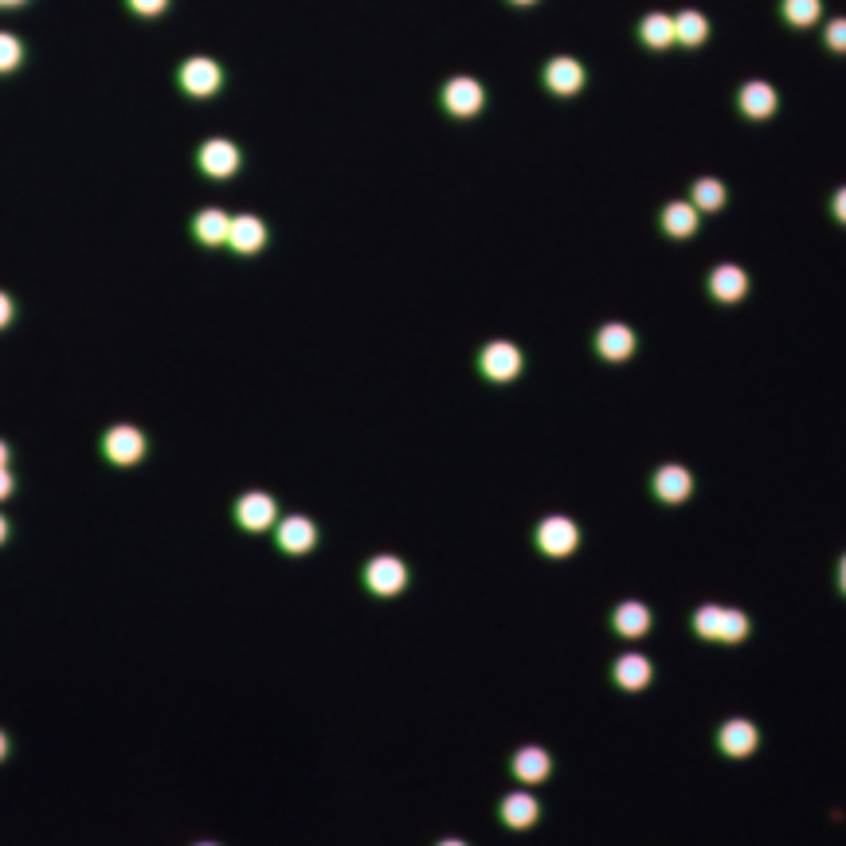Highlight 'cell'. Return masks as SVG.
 I'll list each match as a JSON object with an SVG mask.
<instances>
[{
	"label": "cell",
	"mask_w": 846,
	"mask_h": 846,
	"mask_svg": "<svg viewBox=\"0 0 846 846\" xmlns=\"http://www.w3.org/2000/svg\"><path fill=\"white\" fill-rule=\"evenodd\" d=\"M533 545L541 557H553V561H564L580 549V525L564 514H549L537 521L533 529Z\"/></svg>",
	"instance_id": "6da1fadb"
},
{
	"label": "cell",
	"mask_w": 846,
	"mask_h": 846,
	"mask_svg": "<svg viewBox=\"0 0 846 846\" xmlns=\"http://www.w3.org/2000/svg\"><path fill=\"white\" fill-rule=\"evenodd\" d=\"M177 83H181V91L188 98H212V94L224 87V67L216 59H208V55H192V59L181 63Z\"/></svg>",
	"instance_id": "7a4b0ae2"
},
{
	"label": "cell",
	"mask_w": 846,
	"mask_h": 846,
	"mask_svg": "<svg viewBox=\"0 0 846 846\" xmlns=\"http://www.w3.org/2000/svg\"><path fill=\"white\" fill-rule=\"evenodd\" d=\"M521 365L525 361H521V349H517L514 341H490L478 353V373L486 376L490 384H510V380H517Z\"/></svg>",
	"instance_id": "3957f363"
},
{
	"label": "cell",
	"mask_w": 846,
	"mask_h": 846,
	"mask_svg": "<svg viewBox=\"0 0 846 846\" xmlns=\"http://www.w3.org/2000/svg\"><path fill=\"white\" fill-rule=\"evenodd\" d=\"M365 588L373 596H380V600L400 596L408 588V564L400 561V557H392V553H380V557H373V561L365 564Z\"/></svg>",
	"instance_id": "277c9868"
},
{
	"label": "cell",
	"mask_w": 846,
	"mask_h": 846,
	"mask_svg": "<svg viewBox=\"0 0 846 846\" xmlns=\"http://www.w3.org/2000/svg\"><path fill=\"white\" fill-rule=\"evenodd\" d=\"M196 165H200V173H204V177H212V181H228V177L239 173L243 153H239V145H235V141L208 138L200 149H196Z\"/></svg>",
	"instance_id": "5b68a950"
},
{
	"label": "cell",
	"mask_w": 846,
	"mask_h": 846,
	"mask_svg": "<svg viewBox=\"0 0 846 846\" xmlns=\"http://www.w3.org/2000/svg\"><path fill=\"white\" fill-rule=\"evenodd\" d=\"M102 451L114 467H134L145 459V431L134 427V423H114L106 435H102Z\"/></svg>",
	"instance_id": "8992f818"
},
{
	"label": "cell",
	"mask_w": 846,
	"mask_h": 846,
	"mask_svg": "<svg viewBox=\"0 0 846 846\" xmlns=\"http://www.w3.org/2000/svg\"><path fill=\"white\" fill-rule=\"evenodd\" d=\"M592 345H596V357H600V361H608V365H623V361H631V357H635L639 337H635V329L623 326V322H604V326L596 329Z\"/></svg>",
	"instance_id": "52a82bcc"
},
{
	"label": "cell",
	"mask_w": 846,
	"mask_h": 846,
	"mask_svg": "<svg viewBox=\"0 0 846 846\" xmlns=\"http://www.w3.org/2000/svg\"><path fill=\"white\" fill-rule=\"evenodd\" d=\"M439 98H443V110H447V114H455V118H474V114L486 106V91H482V83H478V79H470V75H455V79H447V83H443V91H439Z\"/></svg>",
	"instance_id": "ba28073f"
},
{
	"label": "cell",
	"mask_w": 846,
	"mask_h": 846,
	"mask_svg": "<svg viewBox=\"0 0 846 846\" xmlns=\"http://www.w3.org/2000/svg\"><path fill=\"white\" fill-rule=\"evenodd\" d=\"M235 521L247 533H263V529H271L279 521V502L271 494H263V490H247L235 502Z\"/></svg>",
	"instance_id": "9c48e42d"
},
{
	"label": "cell",
	"mask_w": 846,
	"mask_h": 846,
	"mask_svg": "<svg viewBox=\"0 0 846 846\" xmlns=\"http://www.w3.org/2000/svg\"><path fill=\"white\" fill-rule=\"evenodd\" d=\"M717 749H721V756H729V760H745V756H752V752L760 749V729L752 725L749 717H729L717 729Z\"/></svg>",
	"instance_id": "30bf717a"
},
{
	"label": "cell",
	"mask_w": 846,
	"mask_h": 846,
	"mask_svg": "<svg viewBox=\"0 0 846 846\" xmlns=\"http://www.w3.org/2000/svg\"><path fill=\"white\" fill-rule=\"evenodd\" d=\"M651 490H655V498L662 506H682L694 494V474H690V467H682V463H666V467L655 470Z\"/></svg>",
	"instance_id": "8fae6325"
},
{
	"label": "cell",
	"mask_w": 846,
	"mask_h": 846,
	"mask_svg": "<svg viewBox=\"0 0 846 846\" xmlns=\"http://www.w3.org/2000/svg\"><path fill=\"white\" fill-rule=\"evenodd\" d=\"M275 541H279L282 553L302 557V553H310V549L318 545V525H314L310 517L290 514V517H282V521H275Z\"/></svg>",
	"instance_id": "7c38bea8"
},
{
	"label": "cell",
	"mask_w": 846,
	"mask_h": 846,
	"mask_svg": "<svg viewBox=\"0 0 846 846\" xmlns=\"http://www.w3.org/2000/svg\"><path fill=\"white\" fill-rule=\"evenodd\" d=\"M611 678H615V686L619 690H627V694H643L647 686H651V678H655V666H651V658L647 655H619L615 658V666H611Z\"/></svg>",
	"instance_id": "4fadbf2b"
},
{
	"label": "cell",
	"mask_w": 846,
	"mask_h": 846,
	"mask_svg": "<svg viewBox=\"0 0 846 846\" xmlns=\"http://www.w3.org/2000/svg\"><path fill=\"white\" fill-rule=\"evenodd\" d=\"M228 247L235 255H259L267 247V224L251 212L243 216H232V228H228Z\"/></svg>",
	"instance_id": "5bb4252c"
},
{
	"label": "cell",
	"mask_w": 846,
	"mask_h": 846,
	"mask_svg": "<svg viewBox=\"0 0 846 846\" xmlns=\"http://www.w3.org/2000/svg\"><path fill=\"white\" fill-rule=\"evenodd\" d=\"M651 608L643 604V600H623V604H615V611H611V631L619 635V639H643L647 631H651Z\"/></svg>",
	"instance_id": "9a60e30c"
},
{
	"label": "cell",
	"mask_w": 846,
	"mask_h": 846,
	"mask_svg": "<svg viewBox=\"0 0 846 846\" xmlns=\"http://www.w3.org/2000/svg\"><path fill=\"white\" fill-rule=\"evenodd\" d=\"M658 224L670 239H690L702 228V212L690 204V200H670L662 212H658Z\"/></svg>",
	"instance_id": "2e32d148"
},
{
	"label": "cell",
	"mask_w": 846,
	"mask_h": 846,
	"mask_svg": "<svg viewBox=\"0 0 846 846\" xmlns=\"http://www.w3.org/2000/svg\"><path fill=\"white\" fill-rule=\"evenodd\" d=\"M510 772H514L521 784H541L553 772V756L541 749V745H521L510 756Z\"/></svg>",
	"instance_id": "e0dca14e"
},
{
	"label": "cell",
	"mask_w": 846,
	"mask_h": 846,
	"mask_svg": "<svg viewBox=\"0 0 846 846\" xmlns=\"http://www.w3.org/2000/svg\"><path fill=\"white\" fill-rule=\"evenodd\" d=\"M545 87H549L553 94H561V98L576 94L580 87H584V63H580V59H572V55H557V59H549V67H545Z\"/></svg>",
	"instance_id": "ac0fdd59"
},
{
	"label": "cell",
	"mask_w": 846,
	"mask_h": 846,
	"mask_svg": "<svg viewBox=\"0 0 846 846\" xmlns=\"http://www.w3.org/2000/svg\"><path fill=\"white\" fill-rule=\"evenodd\" d=\"M709 294H713L717 302H741V298L749 294V275H745V267H737V263L713 267V271H709Z\"/></svg>",
	"instance_id": "d6986e66"
},
{
	"label": "cell",
	"mask_w": 846,
	"mask_h": 846,
	"mask_svg": "<svg viewBox=\"0 0 846 846\" xmlns=\"http://www.w3.org/2000/svg\"><path fill=\"white\" fill-rule=\"evenodd\" d=\"M498 819L510 831H529L541 819V803L529 796V792H510V796L498 803Z\"/></svg>",
	"instance_id": "ffe728a7"
},
{
	"label": "cell",
	"mask_w": 846,
	"mask_h": 846,
	"mask_svg": "<svg viewBox=\"0 0 846 846\" xmlns=\"http://www.w3.org/2000/svg\"><path fill=\"white\" fill-rule=\"evenodd\" d=\"M737 102H741V114H745V118L764 122V118H772V114H776V102H780V98H776V87H772V83L752 79V83L741 87Z\"/></svg>",
	"instance_id": "44dd1931"
},
{
	"label": "cell",
	"mask_w": 846,
	"mask_h": 846,
	"mask_svg": "<svg viewBox=\"0 0 846 846\" xmlns=\"http://www.w3.org/2000/svg\"><path fill=\"white\" fill-rule=\"evenodd\" d=\"M228 228H232V216H228L224 208H200V212L192 216V235H196V243H204V247L228 243Z\"/></svg>",
	"instance_id": "7402d4cb"
},
{
	"label": "cell",
	"mask_w": 846,
	"mask_h": 846,
	"mask_svg": "<svg viewBox=\"0 0 846 846\" xmlns=\"http://www.w3.org/2000/svg\"><path fill=\"white\" fill-rule=\"evenodd\" d=\"M725 200H729V188L721 185L717 177H698V181L690 185V204H694L698 212H721Z\"/></svg>",
	"instance_id": "603a6c76"
},
{
	"label": "cell",
	"mask_w": 846,
	"mask_h": 846,
	"mask_svg": "<svg viewBox=\"0 0 846 846\" xmlns=\"http://www.w3.org/2000/svg\"><path fill=\"white\" fill-rule=\"evenodd\" d=\"M705 40H709V20H705L702 12L686 8V12L674 16V44L698 47V44H705Z\"/></svg>",
	"instance_id": "cb8c5ba5"
},
{
	"label": "cell",
	"mask_w": 846,
	"mask_h": 846,
	"mask_svg": "<svg viewBox=\"0 0 846 846\" xmlns=\"http://www.w3.org/2000/svg\"><path fill=\"white\" fill-rule=\"evenodd\" d=\"M639 36H643V44L647 47H670L674 44V16H666V12H647V16L639 20Z\"/></svg>",
	"instance_id": "d4e9b609"
},
{
	"label": "cell",
	"mask_w": 846,
	"mask_h": 846,
	"mask_svg": "<svg viewBox=\"0 0 846 846\" xmlns=\"http://www.w3.org/2000/svg\"><path fill=\"white\" fill-rule=\"evenodd\" d=\"M721 615H725V604H702V608L690 615V631H694L702 643H717Z\"/></svg>",
	"instance_id": "484cf974"
},
{
	"label": "cell",
	"mask_w": 846,
	"mask_h": 846,
	"mask_svg": "<svg viewBox=\"0 0 846 846\" xmlns=\"http://www.w3.org/2000/svg\"><path fill=\"white\" fill-rule=\"evenodd\" d=\"M752 631V619L745 615L741 608H725V615H721V631H717V643H729V647H737V643H745Z\"/></svg>",
	"instance_id": "4316f807"
},
{
	"label": "cell",
	"mask_w": 846,
	"mask_h": 846,
	"mask_svg": "<svg viewBox=\"0 0 846 846\" xmlns=\"http://www.w3.org/2000/svg\"><path fill=\"white\" fill-rule=\"evenodd\" d=\"M24 55H28V47L20 44V36L0 32V75L20 71V67H24Z\"/></svg>",
	"instance_id": "83f0119b"
},
{
	"label": "cell",
	"mask_w": 846,
	"mask_h": 846,
	"mask_svg": "<svg viewBox=\"0 0 846 846\" xmlns=\"http://www.w3.org/2000/svg\"><path fill=\"white\" fill-rule=\"evenodd\" d=\"M823 12V0H784V20L796 28H811Z\"/></svg>",
	"instance_id": "f1b7e54d"
},
{
	"label": "cell",
	"mask_w": 846,
	"mask_h": 846,
	"mask_svg": "<svg viewBox=\"0 0 846 846\" xmlns=\"http://www.w3.org/2000/svg\"><path fill=\"white\" fill-rule=\"evenodd\" d=\"M823 40H827L831 51H846V16H839V20H831V24H827Z\"/></svg>",
	"instance_id": "f546056e"
},
{
	"label": "cell",
	"mask_w": 846,
	"mask_h": 846,
	"mask_svg": "<svg viewBox=\"0 0 846 846\" xmlns=\"http://www.w3.org/2000/svg\"><path fill=\"white\" fill-rule=\"evenodd\" d=\"M126 8H130L134 16H161V12L169 8V0H126Z\"/></svg>",
	"instance_id": "4dcf8cb0"
},
{
	"label": "cell",
	"mask_w": 846,
	"mask_h": 846,
	"mask_svg": "<svg viewBox=\"0 0 846 846\" xmlns=\"http://www.w3.org/2000/svg\"><path fill=\"white\" fill-rule=\"evenodd\" d=\"M12 314H16V306H12V298L0 290V329L12 326Z\"/></svg>",
	"instance_id": "1f68e13d"
},
{
	"label": "cell",
	"mask_w": 846,
	"mask_h": 846,
	"mask_svg": "<svg viewBox=\"0 0 846 846\" xmlns=\"http://www.w3.org/2000/svg\"><path fill=\"white\" fill-rule=\"evenodd\" d=\"M831 212H835V220H839V224H846V185L835 192V200H831Z\"/></svg>",
	"instance_id": "d6a6232c"
},
{
	"label": "cell",
	"mask_w": 846,
	"mask_h": 846,
	"mask_svg": "<svg viewBox=\"0 0 846 846\" xmlns=\"http://www.w3.org/2000/svg\"><path fill=\"white\" fill-rule=\"evenodd\" d=\"M12 490H16V482H12V474H8V467H0V502H4V498H8Z\"/></svg>",
	"instance_id": "836d02e7"
},
{
	"label": "cell",
	"mask_w": 846,
	"mask_h": 846,
	"mask_svg": "<svg viewBox=\"0 0 846 846\" xmlns=\"http://www.w3.org/2000/svg\"><path fill=\"white\" fill-rule=\"evenodd\" d=\"M28 0H0V12H16V8H24Z\"/></svg>",
	"instance_id": "e575fe53"
},
{
	"label": "cell",
	"mask_w": 846,
	"mask_h": 846,
	"mask_svg": "<svg viewBox=\"0 0 846 846\" xmlns=\"http://www.w3.org/2000/svg\"><path fill=\"white\" fill-rule=\"evenodd\" d=\"M8 455H12V447L0 439V467H8Z\"/></svg>",
	"instance_id": "d590c367"
},
{
	"label": "cell",
	"mask_w": 846,
	"mask_h": 846,
	"mask_svg": "<svg viewBox=\"0 0 846 846\" xmlns=\"http://www.w3.org/2000/svg\"><path fill=\"white\" fill-rule=\"evenodd\" d=\"M839 588H843V596H846V553H843V561H839Z\"/></svg>",
	"instance_id": "8d00e7d4"
},
{
	"label": "cell",
	"mask_w": 846,
	"mask_h": 846,
	"mask_svg": "<svg viewBox=\"0 0 846 846\" xmlns=\"http://www.w3.org/2000/svg\"><path fill=\"white\" fill-rule=\"evenodd\" d=\"M8 756V737H4V729H0V760Z\"/></svg>",
	"instance_id": "74e56055"
},
{
	"label": "cell",
	"mask_w": 846,
	"mask_h": 846,
	"mask_svg": "<svg viewBox=\"0 0 846 846\" xmlns=\"http://www.w3.org/2000/svg\"><path fill=\"white\" fill-rule=\"evenodd\" d=\"M4 541H8V521L0 517V545H4Z\"/></svg>",
	"instance_id": "f35d334b"
},
{
	"label": "cell",
	"mask_w": 846,
	"mask_h": 846,
	"mask_svg": "<svg viewBox=\"0 0 846 846\" xmlns=\"http://www.w3.org/2000/svg\"><path fill=\"white\" fill-rule=\"evenodd\" d=\"M435 846H467L463 839H443V843H435Z\"/></svg>",
	"instance_id": "ab89813d"
},
{
	"label": "cell",
	"mask_w": 846,
	"mask_h": 846,
	"mask_svg": "<svg viewBox=\"0 0 846 846\" xmlns=\"http://www.w3.org/2000/svg\"><path fill=\"white\" fill-rule=\"evenodd\" d=\"M514 4H533V0H514Z\"/></svg>",
	"instance_id": "60d3db41"
},
{
	"label": "cell",
	"mask_w": 846,
	"mask_h": 846,
	"mask_svg": "<svg viewBox=\"0 0 846 846\" xmlns=\"http://www.w3.org/2000/svg\"><path fill=\"white\" fill-rule=\"evenodd\" d=\"M196 846H216V843H196Z\"/></svg>",
	"instance_id": "b9f144b4"
}]
</instances>
